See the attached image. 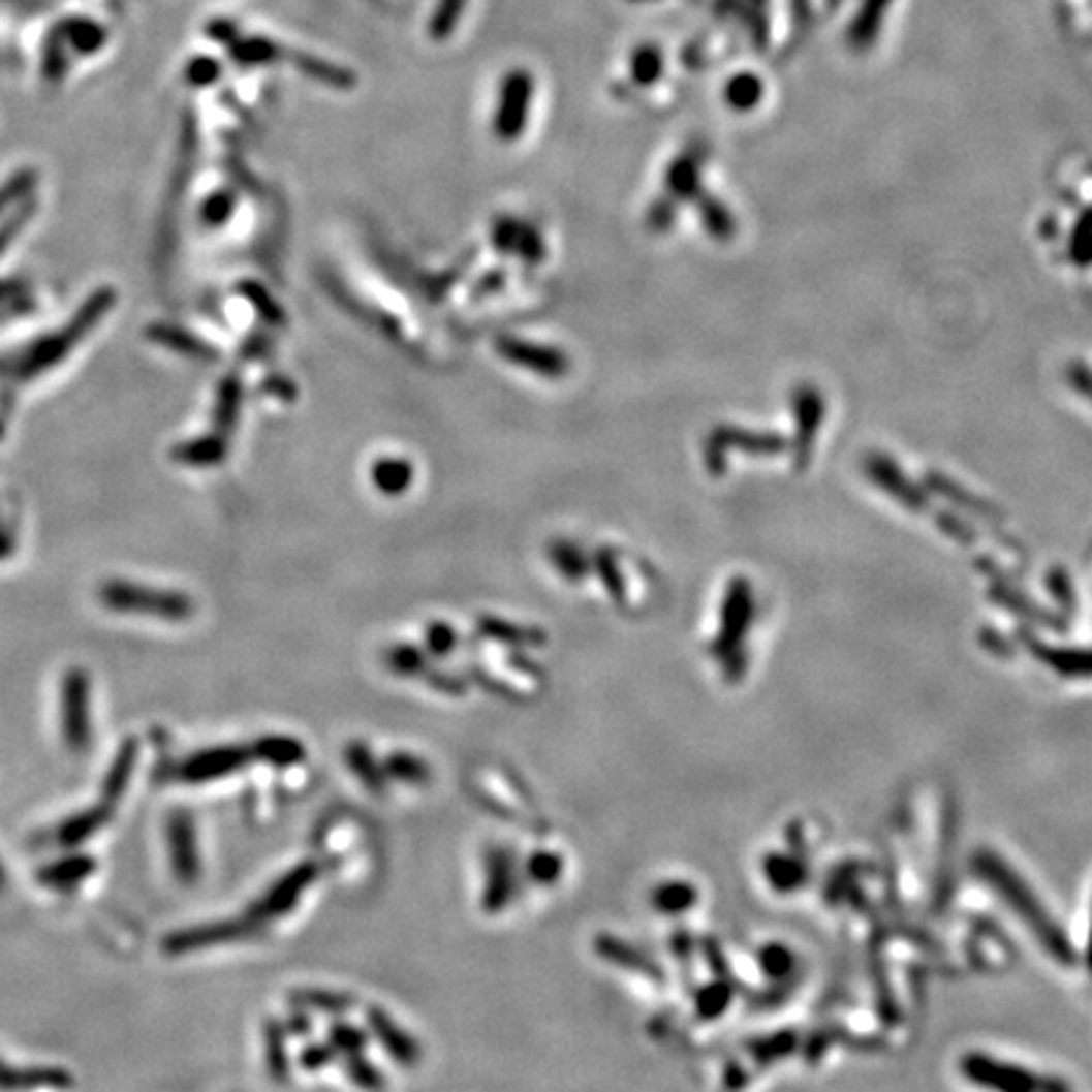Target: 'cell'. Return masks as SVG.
<instances>
[{"label":"cell","instance_id":"obj_1","mask_svg":"<svg viewBox=\"0 0 1092 1092\" xmlns=\"http://www.w3.org/2000/svg\"><path fill=\"white\" fill-rule=\"evenodd\" d=\"M115 299L117 297L112 288H99V291H94L92 297L87 299V304L76 311V316H73L64 332L51 334V337L36 342V347L28 349L24 360L19 362V375L33 377L38 375V372H46L49 367H54L59 360H64L73 349V344H76L84 334L92 332L96 321L115 307Z\"/></svg>","mask_w":1092,"mask_h":1092},{"label":"cell","instance_id":"obj_2","mask_svg":"<svg viewBox=\"0 0 1092 1092\" xmlns=\"http://www.w3.org/2000/svg\"><path fill=\"white\" fill-rule=\"evenodd\" d=\"M978 868H981L978 873H981L984 878L999 887L1001 898H1004V901L1022 915L1024 924H1029L1034 928V933L1039 936V943H1042L1050 954L1060 956V959H1067L1065 938L1057 933V926L1047 918L1044 908L1037 903V898L1029 896V891L1022 885V880L1017 878L1015 873H1009V868L1001 865L994 855L981 857V865H978Z\"/></svg>","mask_w":1092,"mask_h":1092},{"label":"cell","instance_id":"obj_3","mask_svg":"<svg viewBox=\"0 0 1092 1092\" xmlns=\"http://www.w3.org/2000/svg\"><path fill=\"white\" fill-rule=\"evenodd\" d=\"M99 599L115 613L150 615V618L165 620H185L192 615V602L185 594L145 590V587H134L119 580L106 582L99 590Z\"/></svg>","mask_w":1092,"mask_h":1092},{"label":"cell","instance_id":"obj_4","mask_svg":"<svg viewBox=\"0 0 1092 1092\" xmlns=\"http://www.w3.org/2000/svg\"><path fill=\"white\" fill-rule=\"evenodd\" d=\"M319 863L316 860H304L297 863L291 870H286L284 875H279L269 887L248 905L246 918L253 921L256 926L269 924V921L281 918V915L291 913L293 905L304 898V893L319 880Z\"/></svg>","mask_w":1092,"mask_h":1092},{"label":"cell","instance_id":"obj_5","mask_svg":"<svg viewBox=\"0 0 1092 1092\" xmlns=\"http://www.w3.org/2000/svg\"><path fill=\"white\" fill-rule=\"evenodd\" d=\"M92 686L82 667H71L61 683V737L71 754H84L92 744Z\"/></svg>","mask_w":1092,"mask_h":1092},{"label":"cell","instance_id":"obj_6","mask_svg":"<svg viewBox=\"0 0 1092 1092\" xmlns=\"http://www.w3.org/2000/svg\"><path fill=\"white\" fill-rule=\"evenodd\" d=\"M165 842L169 870L175 880L183 885H195L202 873L200 850H197V824L192 812L178 807L167 814L165 819Z\"/></svg>","mask_w":1092,"mask_h":1092},{"label":"cell","instance_id":"obj_7","mask_svg":"<svg viewBox=\"0 0 1092 1092\" xmlns=\"http://www.w3.org/2000/svg\"><path fill=\"white\" fill-rule=\"evenodd\" d=\"M531 101H534V76L524 69H513L503 76L496 104L494 129L501 139H517L529 122Z\"/></svg>","mask_w":1092,"mask_h":1092},{"label":"cell","instance_id":"obj_8","mask_svg":"<svg viewBox=\"0 0 1092 1092\" xmlns=\"http://www.w3.org/2000/svg\"><path fill=\"white\" fill-rule=\"evenodd\" d=\"M256 924L243 918H225V921H211V924H200L192 928H183V931H175L162 941L167 956H185L195 954V950L220 946V943H233L243 941V938H251L256 933Z\"/></svg>","mask_w":1092,"mask_h":1092},{"label":"cell","instance_id":"obj_9","mask_svg":"<svg viewBox=\"0 0 1092 1092\" xmlns=\"http://www.w3.org/2000/svg\"><path fill=\"white\" fill-rule=\"evenodd\" d=\"M253 761L251 746H211V749H202L190 754L188 759L180 761V767L175 769L178 779L188 784H202V782H215V779L233 777V774L243 772L248 763Z\"/></svg>","mask_w":1092,"mask_h":1092},{"label":"cell","instance_id":"obj_10","mask_svg":"<svg viewBox=\"0 0 1092 1092\" xmlns=\"http://www.w3.org/2000/svg\"><path fill=\"white\" fill-rule=\"evenodd\" d=\"M517 898V863L508 847L489 845L483 852V891H480V910L486 915H499Z\"/></svg>","mask_w":1092,"mask_h":1092},{"label":"cell","instance_id":"obj_11","mask_svg":"<svg viewBox=\"0 0 1092 1092\" xmlns=\"http://www.w3.org/2000/svg\"><path fill=\"white\" fill-rule=\"evenodd\" d=\"M367 1027H370L372 1037L384 1047V1052H387L398 1065L415 1067L417 1062L423 1060L420 1042H417L407 1029L400 1027L387 1011L380 1009V1006H370V1009H367Z\"/></svg>","mask_w":1092,"mask_h":1092},{"label":"cell","instance_id":"obj_12","mask_svg":"<svg viewBox=\"0 0 1092 1092\" xmlns=\"http://www.w3.org/2000/svg\"><path fill=\"white\" fill-rule=\"evenodd\" d=\"M964 1072L974 1078L976 1083L989 1085L1004 1092H1034V1078H1029L1027 1069L1009 1065V1062L989 1060L981 1055H969L964 1060Z\"/></svg>","mask_w":1092,"mask_h":1092},{"label":"cell","instance_id":"obj_13","mask_svg":"<svg viewBox=\"0 0 1092 1092\" xmlns=\"http://www.w3.org/2000/svg\"><path fill=\"white\" fill-rule=\"evenodd\" d=\"M71 1085L66 1069L59 1067H13L0 1057V1092L64 1090Z\"/></svg>","mask_w":1092,"mask_h":1092},{"label":"cell","instance_id":"obj_14","mask_svg":"<svg viewBox=\"0 0 1092 1092\" xmlns=\"http://www.w3.org/2000/svg\"><path fill=\"white\" fill-rule=\"evenodd\" d=\"M594 954L602 961H607V964L620 966V969L635 971V974L653 978V981H663V971H660V966L655 964L650 956L641 954L635 946H630V943H625L622 938L613 936V933H599V936L594 938Z\"/></svg>","mask_w":1092,"mask_h":1092},{"label":"cell","instance_id":"obj_15","mask_svg":"<svg viewBox=\"0 0 1092 1092\" xmlns=\"http://www.w3.org/2000/svg\"><path fill=\"white\" fill-rule=\"evenodd\" d=\"M342 759L347 761V769L352 772V777L365 786L370 794H387V774H384L382 763L375 759V754H372V749L365 741H349L342 751Z\"/></svg>","mask_w":1092,"mask_h":1092},{"label":"cell","instance_id":"obj_16","mask_svg":"<svg viewBox=\"0 0 1092 1092\" xmlns=\"http://www.w3.org/2000/svg\"><path fill=\"white\" fill-rule=\"evenodd\" d=\"M288 1001H291V1006H297V1009L321 1011V1015H334V1017L347 1015V1011H352L356 1006V999L352 997V994L334 992V989H316V987L293 989V992L288 994Z\"/></svg>","mask_w":1092,"mask_h":1092},{"label":"cell","instance_id":"obj_17","mask_svg":"<svg viewBox=\"0 0 1092 1092\" xmlns=\"http://www.w3.org/2000/svg\"><path fill=\"white\" fill-rule=\"evenodd\" d=\"M251 751L253 759H261L279 769L297 767V763L307 759V749H304L302 741L293 737H279V734H269V737L256 739L251 744Z\"/></svg>","mask_w":1092,"mask_h":1092},{"label":"cell","instance_id":"obj_18","mask_svg":"<svg viewBox=\"0 0 1092 1092\" xmlns=\"http://www.w3.org/2000/svg\"><path fill=\"white\" fill-rule=\"evenodd\" d=\"M286 1029L281 1020H266L263 1022V1065L269 1078L274 1083H286L288 1072H291V1062H288V1050H286Z\"/></svg>","mask_w":1092,"mask_h":1092},{"label":"cell","instance_id":"obj_19","mask_svg":"<svg viewBox=\"0 0 1092 1092\" xmlns=\"http://www.w3.org/2000/svg\"><path fill=\"white\" fill-rule=\"evenodd\" d=\"M110 817H112V807H106V805L92 807V809H87V812H79L66 819V822L59 828V832H56V837H59V842L64 847H76L104 828V824L110 822Z\"/></svg>","mask_w":1092,"mask_h":1092},{"label":"cell","instance_id":"obj_20","mask_svg":"<svg viewBox=\"0 0 1092 1092\" xmlns=\"http://www.w3.org/2000/svg\"><path fill=\"white\" fill-rule=\"evenodd\" d=\"M698 901V893L695 885H690L686 880H667L660 882L658 887L650 896V903L658 913L663 915H681L686 910L693 908V903Z\"/></svg>","mask_w":1092,"mask_h":1092},{"label":"cell","instance_id":"obj_21","mask_svg":"<svg viewBox=\"0 0 1092 1092\" xmlns=\"http://www.w3.org/2000/svg\"><path fill=\"white\" fill-rule=\"evenodd\" d=\"M134 763H137V746H134V741H127V744L122 746V751L117 754L112 769L106 772V779H104V805L106 807H115V802H119L124 797V791H127V786H129V779H132Z\"/></svg>","mask_w":1092,"mask_h":1092},{"label":"cell","instance_id":"obj_22","mask_svg":"<svg viewBox=\"0 0 1092 1092\" xmlns=\"http://www.w3.org/2000/svg\"><path fill=\"white\" fill-rule=\"evenodd\" d=\"M382 769L384 774H387V779H393V782H405L412 786L428 784L430 777H433L428 761L410 754V751H393V754H387L384 756Z\"/></svg>","mask_w":1092,"mask_h":1092},{"label":"cell","instance_id":"obj_23","mask_svg":"<svg viewBox=\"0 0 1092 1092\" xmlns=\"http://www.w3.org/2000/svg\"><path fill=\"white\" fill-rule=\"evenodd\" d=\"M94 870V860L92 857H84V855H71L66 860H59V863L49 865V868L41 870V875H38V880L46 882V885L51 887H73L79 885L82 880H87L89 875H92Z\"/></svg>","mask_w":1092,"mask_h":1092},{"label":"cell","instance_id":"obj_24","mask_svg":"<svg viewBox=\"0 0 1092 1092\" xmlns=\"http://www.w3.org/2000/svg\"><path fill=\"white\" fill-rule=\"evenodd\" d=\"M526 875L534 885L549 887L562 880L564 875V857L554 850H536L526 860Z\"/></svg>","mask_w":1092,"mask_h":1092},{"label":"cell","instance_id":"obj_25","mask_svg":"<svg viewBox=\"0 0 1092 1092\" xmlns=\"http://www.w3.org/2000/svg\"><path fill=\"white\" fill-rule=\"evenodd\" d=\"M344 1074L352 1080L356 1088L365 1092H382L387 1088V1078L380 1072V1067L372 1060H367L362 1052L360 1055H347V1060H344Z\"/></svg>","mask_w":1092,"mask_h":1092},{"label":"cell","instance_id":"obj_26","mask_svg":"<svg viewBox=\"0 0 1092 1092\" xmlns=\"http://www.w3.org/2000/svg\"><path fill=\"white\" fill-rule=\"evenodd\" d=\"M466 5L468 0H438L433 15H430V36H433L435 41L448 38L450 33L456 31V26L461 24V15L463 10H466Z\"/></svg>","mask_w":1092,"mask_h":1092},{"label":"cell","instance_id":"obj_27","mask_svg":"<svg viewBox=\"0 0 1092 1092\" xmlns=\"http://www.w3.org/2000/svg\"><path fill=\"white\" fill-rule=\"evenodd\" d=\"M370 1042V1032L360 1029L352 1022H334L330 1027V1044L337 1050V1055H360Z\"/></svg>","mask_w":1092,"mask_h":1092},{"label":"cell","instance_id":"obj_28","mask_svg":"<svg viewBox=\"0 0 1092 1092\" xmlns=\"http://www.w3.org/2000/svg\"><path fill=\"white\" fill-rule=\"evenodd\" d=\"M64 38L71 43L73 49L89 54V51H96L101 43H104V31H101L96 24H92L89 19H76L73 24L64 28Z\"/></svg>","mask_w":1092,"mask_h":1092},{"label":"cell","instance_id":"obj_29","mask_svg":"<svg viewBox=\"0 0 1092 1092\" xmlns=\"http://www.w3.org/2000/svg\"><path fill=\"white\" fill-rule=\"evenodd\" d=\"M33 183H36V173H33V169H21V173H15L13 178L0 188V211H5V208L13 206V202L24 200L28 192H31Z\"/></svg>","mask_w":1092,"mask_h":1092},{"label":"cell","instance_id":"obj_30","mask_svg":"<svg viewBox=\"0 0 1092 1092\" xmlns=\"http://www.w3.org/2000/svg\"><path fill=\"white\" fill-rule=\"evenodd\" d=\"M337 1060V1050L330 1042H309L299 1052V1065L307 1072H319V1069L330 1067Z\"/></svg>","mask_w":1092,"mask_h":1092},{"label":"cell","instance_id":"obj_31","mask_svg":"<svg viewBox=\"0 0 1092 1092\" xmlns=\"http://www.w3.org/2000/svg\"><path fill=\"white\" fill-rule=\"evenodd\" d=\"M387 665L389 670L398 673V676H417V673H423V667H426V660H423V655L417 653L412 645H405V648L387 653Z\"/></svg>","mask_w":1092,"mask_h":1092},{"label":"cell","instance_id":"obj_32","mask_svg":"<svg viewBox=\"0 0 1092 1092\" xmlns=\"http://www.w3.org/2000/svg\"><path fill=\"white\" fill-rule=\"evenodd\" d=\"M233 56L241 64H266L274 56V46L269 41H261V38H251L246 43H238Z\"/></svg>","mask_w":1092,"mask_h":1092},{"label":"cell","instance_id":"obj_33","mask_svg":"<svg viewBox=\"0 0 1092 1092\" xmlns=\"http://www.w3.org/2000/svg\"><path fill=\"white\" fill-rule=\"evenodd\" d=\"M33 208H36V206H33V202H31V200H24V206H21V211H15L13 215H10V218H8V223H3V225H0V253H3V251H5V248H8V246H10V241H13V238H15V236H19V230H21V228H24V223H26V220H28V218H31Z\"/></svg>","mask_w":1092,"mask_h":1092},{"label":"cell","instance_id":"obj_34","mask_svg":"<svg viewBox=\"0 0 1092 1092\" xmlns=\"http://www.w3.org/2000/svg\"><path fill=\"white\" fill-rule=\"evenodd\" d=\"M428 643L435 655H448L453 650V643H456V635H453L448 625H435L433 630L428 632Z\"/></svg>","mask_w":1092,"mask_h":1092},{"label":"cell","instance_id":"obj_35","mask_svg":"<svg viewBox=\"0 0 1092 1092\" xmlns=\"http://www.w3.org/2000/svg\"><path fill=\"white\" fill-rule=\"evenodd\" d=\"M284 1029L288 1037H309L311 1034V1017L304 1009L293 1006L291 1015L284 1020Z\"/></svg>","mask_w":1092,"mask_h":1092},{"label":"cell","instance_id":"obj_36","mask_svg":"<svg viewBox=\"0 0 1092 1092\" xmlns=\"http://www.w3.org/2000/svg\"><path fill=\"white\" fill-rule=\"evenodd\" d=\"M215 73H218V66L213 64V59H195V64L190 66L192 84H211Z\"/></svg>","mask_w":1092,"mask_h":1092},{"label":"cell","instance_id":"obj_37","mask_svg":"<svg viewBox=\"0 0 1092 1092\" xmlns=\"http://www.w3.org/2000/svg\"><path fill=\"white\" fill-rule=\"evenodd\" d=\"M15 291H19V284H15V281H0V302L13 297Z\"/></svg>","mask_w":1092,"mask_h":1092},{"label":"cell","instance_id":"obj_38","mask_svg":"<svg viewBox=\"0 0 1092 1092\" xmlns=\"http://www.w3.org/2000/svg\"><path fill=\"white\" fill-rule=\"evenodd\" d=\"M10 549H13V547H10V539H8V536H5V534H3V529H0V559H3V557H8V554H10Z\"/></svg>","mask_w":1092,"mask_h":1092},{"label":"cell","instance_id":"obj_39","mask_svg":"<svg viewBox=\"0 0 1092 1092\" xmlns=\"http://www.w3.org/2000/svg\"><path fill=\"white\" fill-rule=\"evenodd\" d=\"M1090 956H1092V943H1090Z\"/></svg>","mask_w":1092,"mask_h":1092}]
</instances>
